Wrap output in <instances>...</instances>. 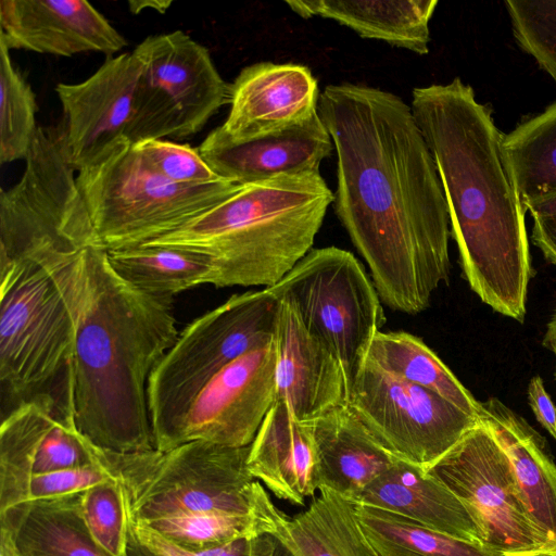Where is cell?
Returning a JSON list of instances; mask_svg holds the SVG:
<instances>
[{"label":"cell","mask_w":556,"mask_h":556,"mask_svg":"<svg viewBox=\"0 0 556 556\" xmlns=\"http://www.w3.org/2000/svg\"><path fill=\"white\" fill-rule=\"evenodd\" d=\"M478 418L497 439L513 466L546 556H556V464L547 441L496 397L480 402Z\"/></svg>","instance_id":"20"},{"label":"cell","mask_w":556,"mask_h":556,"mask_svg":"<svg viewBox=\"0 0 556 556\" xmlns=\"http://www.w3.org/2000/svg\"><path fill=\"white\" fill-rule=\"evenodd\" d=\"M139 74V60L126 52L108 58L81 83L56 85L60 124L77 172L128 140Z\"/></svg>","instance_id":"15"},{"label":"cell","mask_w":556,"mask_h":556,"mask_svg":"<svg viewBox=\"0 0 556 556\" xmlns=\"http://www.w3.org/2000/svg\"><path fill=\"white\" fill-rule=\"evenodd\" d=\"M264 506L256 515L211 514L161 519L142 525L178 547L191 552H204L223 547L239 539H251L263 533Z\"/></svg>","instance_id":"33"},{"label":"cell","mask_w":556,"mask_h":556,"mask_svg":"<svg viewBox=\"0 0 556 556\" xmlns=\"http://www.w3.org/2000/svg\"><path fill=\"white\" fill-rule=\"evenodd\" d=\"M0 282L1 420L36 404L75 424L76 325L64 287L30 260L0 265Z\"/></svg>","instance_id":"5"},{"label":"cell","mask_w":556,"mask_h":556,"mask_svg":"<svg viewBox=\"0 0 556 556\" xmlns=\"http://www.w3.org/2000/svg\"><path fill=\"white\" fill-rule=\"evenodd\" d=\"M162 177L181 186H201L219 178L201 156L199 149L165 139H150L132 144Z\"/></svg>","instance_id":"36"},{"label":"cell","mask_w":556,"mask_h":556,"mask_svg":"<svg viewBox=\"0 0 556 556\" xmlns=\"http://www.w3.org/2000/svg\"><path fill=\"white\" fill-rule=\"evenodd\" d=\"M304 511L289 517L271 500L264 509V532L294 556H379L359 523L356 503L323 488Z\"/></svg>","instance_id":"24"},{"label":"cell","mask_w":556,"mask_h":556,"mask_svg":"<svg viewBox=\"0 0 556 556\" xmlns=\"http://www.w3.org/2000/svg\"><path fill=\"white\" fill-rule=\"evenodd\" d=\"M60 273L76 325L77 429L106 451L155 450L148 382L179 333L173 298L147 293L124 280L101 247L86 249Z\"/></svg>","instance_id":"3"},{"label":"cell","mask_w":556,"mask_h":556,"mask_svg":"<svg viewBox=\"0 0 556 556\" xmlns=\"http://www.w3.org/2000/svg\"><path fill=\"white\" fill-rule=\"evenodd\" d=\"M525 207L533 218L556 217V192L530 201Z\"/></svg>","instance_id":"42"},{"label":"cell","mask_w":556,"mask_h":556,"mask_svg":"<svg viewBox=\"0 0 556 556\" xmlns=\"http://www.w3.org/2000/svg\"><path fill=\"white\" fill-rule=\"evenodd\" d=\"M172 4L170 0H132L128 2L129 11L134 14H139L146 9L165 13Z\"/></svg>","instance_id":"43"},{"label":"cell","mask_w":556,"mask_h":556,"mask_svg":"<svg viewBox=\"0 0 556 556\" xmlns=\"http://www.w3.org/2000/svg\"><path fill=\"white\" fill-rule=\"evenodd\" d=\"M367 358L392 376L427 389L478 418L480 402L420 338L406 331L380 330Z\"/></svg>","instance_id":"27"},{"label":"cell","mask_w":556,"mask_h":556,"mask_svg":"<svg viewBox=\"0 0 556 556\" xmlns=\"http://www.w3.org/2000/svg\"><path fill=\"white\" fill-rule=\"evenodd\" d=\"M286 4L303 18L332 20L363 38L383 40L424 55L429 52V23L438 1L300 0Z\"/></svg>","instance_id":"26"},{"label":"cell","mask_w":556,"mask_h":556,"mask_svg":"<svg viewBox=\"0 0 556 556\" xmlns=\"http://www.w3.org/2000/svg\"><path fill=\"white\" fill-rule=\"evenodd\" d=\"M554 79L556 80V75H555V78H554Z\"/></svg>","instance_id":"47"},{"label":"cell","mask_w":556,"mask_h":556,"mask_svg":"<svg viewBox=\"0 0 556 556\" xmlns=\"http://www.w3.org/2000/svg\"><path fill=\"white\" fill-rule=\"evenodd\" d=\"M0 556H21L10 532L0 527Z\"/></svg>","instance_id":"44"},{"label":"cell","mask_w":556,"mask_h":556,"mask_svg":"<svg viewBox=\"0 0 556 556\" xmlns=\"http://www.w3.org/2000/svg\"><path fill=\"white\" fill-rule=\"evenodd\" d=\"M527 396L536 421L556 440V406L540 376L530 380Z\"/></svg>","instance_id":"39"},{"label":"cell","mask_w":556,"mask_h":556,"mask_svg":"<svg viewBox=\"0 0 556 556\" xmlns=\"http://www.w3.org/2000/svg\"><path fill=\"white\" fill-rule=\"evenodd\" d=\"M249 446L204 441L166 452L98 450L99 460L121 482L127 516L140 523L211 514L256 515L269 497L252 477Z\"/></svg>","instance_id":"6"},{"label":"cell","mask_w":556,"mask_h":556,"mask_svg":"<svg viewBox=\"0 0 556 556\" xmlns=\"http://www.w3.org/2000/svg\"><path fill=\"white\" fill-rule=\"evenodd\" d=\"M531 240L545 260L556 265V217L533 218Z\"/></svg>","instance_id":"40"},{"label":"cell","mask_w":556,"mask_h":556,"mask_svg":"<svg viewBox=\"0 0 556 556\" xmlns=\"http://www.w3.org/2000/svg\"><path fill=\"white\" fill-rule=\"evenodd\" d=\"M77 185L100 245H140L167 235L220 201L240 185L228 180L181 186L157 174L125 140L80 169Z\"/></svg>","instance_id":"8"},{"label":"cell","mask_w":556,"mask_h":556,"mask_svg":"<svg viewBox=\"0 0 556 556\" xmlns=\"http://www.w3.org/2000/svg\"><path fill=\"white\" fill-rule=\"evenodd\" d=\"M25 162L17 184L0 192V265L101 247L61 124L38 126Z\"/></svg>","instance_id":"9"},{"label":"cell","mask_w":556,"mask_h":556,"mask_svg":"<svg viewBox=\"0 0 556 556\" xmlns=\"http://www.w3.org/2000/svg\"><path fill=\"white\" fill-rule=\"evenodd\" d=\"M83 514L97 542L113 556H126L127 510L121 482L98 483L83 495Z\"/></svg>","instance_id":"34"},{"label":"cell","mask_w":556,"mask_h":556,"mask_svg":"<svg viewBox=\"0 0 556 556\" xmlns=\"http://www.w3.org/2000/svg\"><path fill=\"white\" fill-rule=\"evenodd\" d=\"M98 448L75 424L52 418L37 446L33 473L43 475L97 464Z\"/></svg>","instance_id":"35"},{"label":"cell","mask_w":556,"mask_h":556,"mask_svg":"<svg viewBox=\"0 0 556 556\" xmlns=\"http://www.w3.org/2000/svg\"><path fill=\"white\" fill-rule=\"evenodd\" d=\"M279 300L267 289L231 295L191 321L150 375L148 407L155 450L173 448L195 396L224 367L274 341Z\"/></svg>","instance_id":"7"},{"label":"cell","mask_w":556,"mask_h":556,"mask_svg":"<svg viewBox=\"0 0 556 556\" xmlns=\"http://www.w3.org/2000/svg\"><path fill=\"white\" fill-rule=\"evenodd\" d=\"M52 418L43 407L28 404L1 420L0 513L30 500L36 450Z\"/></svg>","instance_id":"31"},{"label":"cell","mask_w":556,"mask_h":556,"mask_svg":"<svg viewBox=\"0 0 556 556\" xmlns=\"http://www.w3.org/2000/svg\"><path fill=\"white\" fill-rule=\"evenodd\" d=\"M247 465L277 498L303 505L318 490L311 422L299 421L283 401H276L250 444Z\"/></svg>","instance_id":"22"},{"label":"cell","mask_w":556,"mask_h":556,"mask_svg":"<svg viewBox=\"0 0 556 556\" xmlns=\"http://www.w3.org/2000/svg\"><path fill=\"white\" fill-rule=\"evenodd\" d=\"M84 492L29 500L0 513L21 556H113L91 534Z\"/></svg>","instance_id":"25"},{"label":"cell","mask_w":556,"mask_h":556,"mask_svg":"<svg viewBox=\"0 0 556 556\" xmlns=\"http://www.w3.org/2000/svg\"><path fill=\"white\" fill-rule=\"evenodd\" d=\"M267 289L288 303L337 357L350 393L372 339L386 323L381 300L362 263L337 247L312 249Z\"/></svg>","instance_id":"10"},{"label":"cell","mask_w":556,"mask_h":556,"mask_svg":"<svg viewBox=\"0 0 556 556\" xmlns=\"http://www.w3.org/2000/svg\"><path fill=\"white\" fill-rule=\"evenodd\" d=\"M276 401H283L301 422H312L348 404L349 389L337 357L279 301L275 332Z\"/></svg>","instance_id":"19"},{"label":"cell","mask_w":556,"mask_h":556,"mask_svg":"<svg viewBox=\"0 0 556 556\" xmlns=\"http://www.w3.org/2000/svg\"><path fill=\"white\" fill-rule=\"evenodd\" d=\"M332 148V139L317 112L295 126L243 142L231 141L218 126L198 149L219 178L242 186L317 173Z\"/></svg>","instance_id":"18"},{"label":"cell","mask_w":556,"mask_h":556,"mask_svg":"<svg viewBox=\"0 0 556 556\" xmlns=\"http://www.w3.org/2000/svg\"><path fill=\"white\" fill-rule=\"evenodd\" d=\"M276 402L275 341L217 372L192 401L173 448L193 441L249 446Z\"/></svg>","instance_id":"14"},{"label":"cell","mask_w":556,"mask_h":556,"mask_svg":"<svg viewBox=\"0 0 556 556\" xmlns=\"http://www.w3.org/2000/svg\"><path fill=\"white\" fill-rule=\"evenodd\" d=\"M250 540L243 538L219 548L191 552L178 547L149 527L127 516L126 556H250Z\"/></svg>","instance_id":"37"},{"label":"cell","mask_w":556,"mask_h":556,"mask_svg":"<svg viewBox=\"0 0 556 556\" xmlns=\"http://www.w3.org/2000/svg\"><path fill=\"white\" fill-rule=\"evenodd\" d=\"M410 109L438 169L465 279L494 312L522 323L532 265L504 134L459 78L415 88Z\"/></svg>","instance_id":"2"},{"label":"cell","mask_w":556,"mask_h":556,"mask_svg":"<svg viewBox=\"0 0 556 556\" xmlns=\"http://www.w3.org/2000/svg\"><path fill=\"white\" fill-rule=\"evenodd\" d=\"M250 544V556H294L279 539L269 532L251 538Z\"/></svg>","instance_id":"41"},{"label":"cell","mask_w":556,"mask_h":556,"mask_svg":"<svg viewBox=\"0 0 556 556\" xmlns=\"http://www.w3.org/2000/svg\"><path fill=\"white\" fill-rule=\"evenodd\" d=\"M555 379H556V371H555Z\"/></svg>","instance_id":"46"},{"label":"cell","mask_w":556,"mask_h":556,"mask_svg":"<svg viewBox=\"0 0 556 556\" xmlns=\"http://www.w3.org/2000/svg\"><path fill=\"white\" fill-rule=\"evenodd\" d=\"M427 471L470 510L484 532L486 546L502 556H546L513 466L480 420Z\"/></svg>","instance_id":"13"},{"label":"cell","mask_w":556,"mask_h":556,"mask_svg":"<svg viewBox=\"0 0 556 556\" xmlns=\"http://www.w3.org/2000/svg\"><path fill=\"white\" fill-rule=\"evenodd\" d=\"M543 346L556 355V308L554 309L542 341Z\"/></svg>","instance_id":"45"},{"label":"cell","mask_w":556,"mask_h":556,"mask_svg":"<svg viewBox=\"0 0 556 556\" xmlns=\"http://www.w3.org/2000/svg\"><path fill=\"white\" fill-rule=\"evenodd\" d=\"M113 477L100 460L97 464L81 468L35 475L30 482V500L85 492Z\"/></svg>","instance_id":"38"},{"label":"cell","mask_w":556,"mask_h":556,"mask_svg":"<svg viewBox=\"0 0 556 556\" xmlns=\"http://www.w3.org/2000/svg\"><path fill=\"white\" fill-rule=\"evenodd\" d=\"M503 146L523 205L556 192V101L504 135Z\"/></svg>","instance_id":"29"},{"label":"cell","mask_w":556,"mask_h":556,"mask_svg":"<svg viewBox=\"0 0 556 556\" xmlns=\"http://www.w3.org/2000/svg\"><path fill=\"white\" fill-rule=\"evenodd\" d=\"M318 114L337 153L334 212L369 266L382 303L416 315L448 282L451 237L438 169L399 96L328 85Z\"/></svg>","instance_id":"1"},{"label":"cell","mask_w":556,"mask_h":556,"mask_svg":"<svg viewBox=\"0 0 556 556\" xmlns=\"http://www.w3.org/2000/svg\"><path fill=\"white\" fill-rule=\"evenodd\" d=\"M319 96L308 67L258 62L242 68L230 85V110L219 128L235 142L278 132L317 113Z\"/></svg>","instance_id":"16"},{"label":"cell","mask_w":556,"mask_h":556,"mask_svg":"<svg viewBox=\"0 0 556 556\" xmlns=\"http://www.w3.org/2000/svg\"><path fill=\"white\" fill-rule=\"evenodd\" d=\"M348 405L394 457L428 470L478 422L442 396L399 379L369 358Z\"/></svg>","instance_id":"12"},{"label":"cell","mask_w":556,"mask_h":556,"mask_svg":"<svg viewBox=\"0 0 556 556\" xmlns=\"http://www.w3.org/2000/svg\"><path fill=\"white\" fill-rule=\"evenodd\" d=\"M334 194L317 173L242 185L178 229L146 245L186 249L212 263L215 287L270 288L311 250Z\"/></svg>","instance_id":"4"},{"label":"cell","mask_w":556,"mask_h":556,"mask_svg":"<svg viewBox=\"0 0 556 556\" xmlns=\"http://www.w3.org/2000/svg\"><path fill=\"white\" fill-rule=\"evenodd\" d=\"M317 456V489L356 502L362 492L397 459L345 404L311 422Z\"/></svg>","instance_id":"23"},{"label":"cell","mask_w":556,"mask_h":556,"mask_svg":"<svg viewBox=\"0 0 556 556\" xmlns=\"http://www.w3.org/2000/svg\"><path fill=\"white\" fill-rule=\"evenodd\" d=\"M355 503L406 517L440 533L485 545V535L466 505L429 471L396 459Z\"/></svg>","instance_id":"21"},{"label":"cell","mask_w":556,"mask_h":556,"mask_svg":"<svg viewBox=\"0 0 556 556\" xmlns=\"http://www.w3.org/2000/svg\"><path fill=\"white\" fill-rule=\"evenodd\" d=\"M356 513L379 556H502L486 545L440 533L389 510L356 503Z\"/></svg>","instance_id":"30"},{"label":"cell","mask_w":556,"mask_h":556,"mask_svg":"<svg viewBox=\"0 0 556 556\" xmlns=\"http://www.w3.org/2000/svg\"><path fill=\"white\" fill-rule=\"evenodd\" d=\"M9 48L0 40V163L25 160L34 142L35 93L13 66Z\"/></svg>","instance_id":"32"},{"label":"cell","mask_w":556,"mask_h":556,"mask_svg":"<svg viewBox=\"0 0 556 556\" xmlns=\"http://www.w3.org/2000/svg\"><path fill=\"white\" fill-rule=\"evenodd\" d=\"M0 40L9 49L60 56L100 52L110 58L127 46L86 0H1Z\"/></svg>","instance_id":"17"},{"label":"cell","mask_w":556,"mask_h":556,"mask_svg":"<svg viewBox=\"0 0 556 556\" xmlns=\"http://www.w3.org/2000/svg\"><path fill=\"white\" fill-rule=\"evenodd\" d=\"M140 62L128 140L185 138L229 103L227 84L208 50L175 30L147 37L132 51Z\"/></svg>","instance_id":"11"},{"label":"cell","mask_w":556,"mask_h":556,"mask_svg":"<svg viewBox=\"0 0 556 556\" xmlns=\"http://www.w3.org/2000/svg\"><path fill=\"white\" fill-rule=\"evenodd\" d=\"M115 273L136 288L155 295L175 294L207 283L211 260L199 252L164 245H135L109 250Z\"/></svg>","instance_id":"28"}]
</instances>
